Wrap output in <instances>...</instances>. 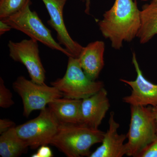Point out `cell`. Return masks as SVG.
<instances>
[{"label": "cell", "mask_w": 157, "mask_h": 157, "mask_svg": "<svg viewBox=\"0 0 157 157\" xmlns=\"http://www.w3.org/2000/svg\"><path fill=\"white\" fill-rule=\"evenodd\" d=\"M140 25V10L136 0H115L98 22L103 36L116 50L122 47L124 42H131L137 36Z\"/></svg>", "instance_id": "6da1fadb"}, {"label": "cell", "mask_w": 157, "mask_h": 157, "mask_svg": "<svg viewBox=\"0 0 157 157\" xmlns=\"http://www.w3.org/2000/svg\"><path fill=\"white\" fill-rule=\"evenodd\" d=\"M105 132L82 123H60L50 144L68 157H89L90 149L101 143Z\"/></svg>", "instance_id": "7a4b0ae2"}, {"label": "cell", "mask_w": 157, "mask_h": 157, "mask_svg": "<svg viewBox=\"0 0 157 157\" xmlns=\"http://www.w3.org/2000/svg\"><path fill=\"white\" fill-rule=\"evenodd\" d=\"M131 120L126 155L137 157L157 137V125L152 106H130Z\"/></svg>", "instance_id": "3957f363"}, {"label": "cell", "mask_w": 157, "mask_h": 157, "mask_svg": "<svg viewBox=\"0 0 157 157\" xmlns=\"http://www.w3.org/2000/svg\"><path fill=\"white\" fill-rule=\"evenodd\" d=\"M65 98L83 100L104 88L103 82L90 79L82 68L78 59L69 57L64 76L51 82Z\"/></svg>", "instance_id": "277c9868"}, {"label": "cell", "mask_w": 157, "mask_h": 157, "mask_svg": "<svg viewBox=\"0 0 157 157\" xmlns=\"http://www.w3.org/2000/svg\"><path fill=\"white\" fill-rule=\"evenodd\" d=\"M31 0L15 14L0 19L9 24L12 29L22 32L30 39L36 40L52 50L59 51L71 57L69 52L54 39L51 31L46 27L35 11L31 10Z\"/></svg>", "instance_id": "5b68a950"}, {"label": "cell", "mask_w": 157, "mask_h": 157, "mask_svg": "<svg viewBox=\"0 0 157 157\" xmlns=\"http://www.w3.org/2000/svg\"><path fill=\"white\" fill-rule=\"evenodd\" d=\"M40 111L37 117L15 127L19 137L33 149L50 144L60 124L48 107Z\"/></svg>", "instance_id": "8992f818"}, {"label": "cell", "mask_w": 157, "mask_h": 157, "mask_svg": "<svg viewBox=\"0 0 157 157\" xmlns=\"http://www.w3.org/2000/svg\"><path fill=\"white\" fill-rule=\"evenodd\" d=\"M13 87L22 99L23 115L27 117L34 110L45 109L52 101L63 96L54 86L38 84L23 76L16 79Z\"/></svg>", "instance_id": "52a82bcc"}, {"label": "cell", "mask_w": 157, "mask_h": 157, "mask_svg": "<svg viewBox=\"0 0 157 157\" xmlns=\"http://www.w3.org/2000/svg\"><path fill=\"white\" fill-rule=\"evenodd\" d=\"M38 42L32 39H24L19 42L10 40L8 46L10 57L25 66L31 80L42 84L45 83V70L39 56Z\"/></svg>", "instance_id": "ba28073f"}, {"label": "cell", "mask_w": 157, "mask_h": 157, "mask_svg": "<svg viewBox=\"0 0 157 157\" xmlns=\"http://www.w3.org/2000/svg\"><path fill=\"white\" fill-rule=\"evenodd\" d=\"M132 61L137 77L134 81L120 79L121 82L132 89L131 94L124 97L123 101L130 106H157V84L152 83L144 76L135 52L133 53Z\"/></svg>", "instance_id": "9c48e42d"}, {"label": "cell", "mask_w": 157, "mask_h": 157, "mask_svg": "<svg viewBox=\"0 0 157 157\" xmlns=\"http://www.w3.org/2000/svg\"><path fill=\"white\" fill-rule=\"evenodd\" d=\"M42 1L45 4L50 17L48 24L56 32L59 43L64 46L71 57L78 59L83 47L70 36L64 21L63 9L68 0Z\"/></svg>", "instance_id": "30bf717a"}, {"label": "cell", "mask_w": 157, "mask_h": 157, "mask_svg": "<svg viewBox=\"0 0 157 157\" xmlns=\"http://www.w3.org/2000/svg\"><path fill=\"white\" fill-rule=\"evenodd\" d=\"M115 114H109V128L105 132L101 144L89 157H122L126 155L125 140L127 135L119 134L118 130L120 124L115 120Z\"/></svg>", "instance_id": "8fae6325"}, {"label": "cell", "mask_w": 157, "mask_h": 157, "mask_svg": "<svg viewBox=\"0 0 157 157\" xmlns=\"http://www.w3.org/2000/svg\"><path fill=\"white\" fill-rule=\"evenodd\" d=\"M110 107L108 93L104 88L82 100V123L98 128Z\"/></svg>", "instance_id": "7c38bea8"}, {"label": "cell", "mask_w": 157, "mask_h": 157, "mask_svg": "<svg viewBox=\"0 0 157 157\" xmlns=\"http://www.w3.org/2000/svg\"><path fill=\"white\" fill-rule=\"evenodd\" d=\"M105 43L102 41L91 42L83 47L78 58L82 68L88 76L96 80L104 68Z\"/></svg>", "instance_id": "4fadbf2b"}, {"label": "cell", "mask_w": 157, "mask_h": 157, "mask_svg": "<svg viewBox=\"0 0 157 157\" xmlns=\"http://www.w3.org/2000/svg\"><path fill=\"white\" fill-rule=\"evenodd\" d=\"M82 101V100L61 98L52 101L48 106L60 123H81Z\"/></svg>", "instance_id": "5bb4252c"}, {"label": "cell", "mask_w": 157, "mask_h": 157, "mask_svg": "<svg viewBox=\"0 0 157 157\" xmlns=\"http://www.w3.org/2000/svg\"><path fill=\"white\" fill-rule=\"evenodd\" d=\"M140 15L141 25L137 37L144 44L157 34V0H152L142 6Z\"/></svg>", "instance_id": "9a60e30c"}, {"label": "cell", "mask_w": 157, "mask_h": 157, "mask_svg": "<svg viewBox=\"0 0 157 157\" xmlns=\"http://www.w3.org/2000/svg\"><path fill=\"white\" fill-rule=\"evenodd\" d=\"M15 127L1 134L0 155L2 157H19L27 151L29 146L18 136Z\"/></svg>", "instance_id": "2e32d148"}, {"label": "cell", "mask_w": 157, "mask_h": 157, "mask_svg": "<svg viewBox=\"0 0 157 157\" xmlns=\"http://www.w3.org/2000/svg\"><path fill=\"white\" fill-rule=\"evenodd\" d=\"M29 0H0V19L6 18L20 11Z\"/></svg>", "instance_id": "e0dca14e"}, {"label": "cell", "mask_w": 157, "mask_h": 157, "mask_svg": "<svg viewBox=\"0 0 157 157\" xmlns=\"http://www.w3.org/2000/svg\"><path fill=\"white\" fill-rule=\"evenodd\" d=\"M12 94L5 86L3 78H0V107L9 108L14 104Z\"/></svg>", "instance_id": "ac0fdd59"}, {"label": "cell", "mask_w": 157, "mask_h": 157, "mask_svg": "<svg viewBox=\"0 0 157 157\" xmlns=\"http://www.w3.org/2000/svg\"><path fill=\"white\" fill-rule=\"evenodd\" d=\"M137 157H157V137Z\"/></svg>", "instance_id": "d6986e66"}, {"label": "cell", "mask_w": 157, "mask_h": 157, "mask_svg": "<svg viewBox=\"0 0 157 157\" xmlns=\"http://www.w3.org/2000/svg\"><path fill=\"white\" fill-rule=\"evenodd\" d=\"M53 156L51 149L47 145L39 147L37 152L31 156L32 157H52Z\"/></svg>", "instance_id": "ffe728a7"}, {"label": "cell", "mask_w": 157, "mask_h": 157, "mask_svg": "<svg viewBox=\"0 0 157 157\" xmlns=\"http://www.w3.org/2000/svg\"><path fill=\"white\" fill-rule=\"evenodd\" d=\"M14 122L7 119L0 120V134L9 130V129L15 126Z\"/></svg>", "instance_id": "44dd1931"}, {"label": "cell", "mask_w": 157, "mask_h": 157, "mask_svg": "<svg viewBox=\"0 0 157 157\" xmlns=\"http://www.w3.org/2000/svg\"><path fill=\"white\" fill-rule=\"evenodd\" d=\"M11 29H12V27L8 23L3 21H0V35L1 36L11 30Z\"/></svg>", "instance_id": "7402d4cb"}, {"label": "cell", "mask_w": 157, "mask_h": 157, "mask_svg": "<svg viewBox=\"0 0 157 157\" xmlns=\"http://www.w3.org/2000/svg\"><path fill=\"white\" fill-rule=\"evenodd\" d=\"M86 2V9L85 12L87 14H90V0H85Z\"/></svg>", "instance_id": "603a6c76"}, {"label": "cell", "mask_w": 157, "mask_h": 157, "mask_svg": "<svg viewBox=\"0 0 157 157\" xmlns=\"http://www.w3.org/2000/svg\"><path fill=\"white\" fill-rule=\"evenodd\" d=\"M152 109L154 115L155 120L156 123L157 125V106L155 107H152Z\"/></svg>", "instance_id": "cb8c5ba5"}, {"label": "cell", "mask_w": 157, "mask_h": 157, "mask_svg": "<svg viewBox=\"0 0 157 157\" xmlns=\"http://www.w3.org/2000/svg\"><path fill=\"white\" fill-rule=\"evenodd\" d=\"M142 1H152V0H141Z\"/></svg>", "instance_id": "d4e9b609"}]
</instances>
